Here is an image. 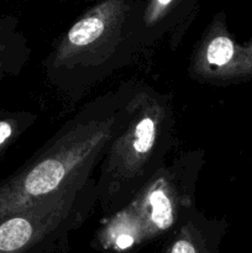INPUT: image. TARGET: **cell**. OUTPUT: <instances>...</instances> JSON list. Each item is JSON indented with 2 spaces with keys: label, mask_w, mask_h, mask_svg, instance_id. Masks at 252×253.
I'll use <instances>...</instances> for the list:
<instances>
[{
  "label": "cell",
  "mask_w": 252,
  "mask_h": 253,
  "mask_svg": "<svg viewBox=\"0 0 252 253\" xmlns=\"http://www.w3.org/2000/svg\"><path fill=\"white\" fill-rule=\"evenodd\" d=\"M132 244L133 239L131 236H128V235H121L118 239V246L123 250L127 249V247H130Z\"/></svg>",
  "instance_id": "9"
},
{
  "label": "cell",
  "mask_w": 252,
  "mask_h": 253,
  "mask_svg": "<svg viewBox=\"0 0 252 253\" xmlns=\"http://www.w3.org/2000/svg\"><path fill=\"white\" fill-rule=\"evenodd\" d=\"M155 142V123L146 118L136 127L135 150L140 153H146Z\"/></svg>",
  "instance_id": "6"
},
{
  "label": "cell",
  "mask_w": 252,
  "mask_h": 253,
  "mask_svg": "<svg viewBox=\"0 0 252 253\" xmlns=\"http://www.w3.org/2000/svg\"><path fill=\"white\" fill-rule=\"evenodd\" d=\"M150 204L152 208L153 222L160 229H168L173 222V211L169 199L162 190H155L150 195Z\"/></svg>",
  "instance_id": "4"
},
{
  "label": "cell",
  "mask_w": 252,
  "mask_h": 253,
  "mask_svg": "<svg viewBox=\"0 0 252 253\" xmlns=\"http://www.w3.org/2000/svg\"><path fill=\"white\" fill-rule=\"evenodd\" d=\"M104 31V24L100 19L90 17L77 22L68 34L69 41L77 46H84L98 39Z\"/></svg>",
  "instance_id": "3"
},
{
  "label": "cell",
  "mask_w": 252,
  "mask_h": 253,
  "mask_svg": "<svg viewBox=\"0 0 252 253\" xmlns=\"http://www.w3.org/2000/svg\"><path fill=\"white\" fill-rule=\"evenodd\" d=\"M12 125L6 119H0V148L1 146L11 137Z\"/></svg>",
  "instance_id": "7"
},
{
  "label": "cell",
  "mask_w": 252,
  "mask_h": 253,
  "mask_svg": "<svg viewBox=\"0 0 252 253\" xmlns=\"http://www.w3.org/2000/svg\"><path fill=\"white\" fill-rule=\"evenodd\" d=\"M234 54V44L227 37H216L208 47V61L215 66L229 63Z\"/></svg>",
  "instance_id": "5"
},
{
  "label": "cell",
  "mask_w": 252,
  "mask_h": 253,
  "mask_svg": "<svg viewBox=\"0 0 252 253\" xmlns=\"http://www.w3.org/2000/svg\"><path fill=\"white\" fill-rule=\"evenodd\" d=\"M0 49H1V47H0Z\"/></svg>",
  "instance_id": "10"
},
{
  "label": "cell",
  "mask_w": 252,
  "mask_h": 253,
  "mask_svg": "<svg viewBox=\"0 0 252 253\" xmlns=\"http://www.w3.org/2000/svg\"><path fill=\"white\" fill-rule=\"evenodd\" d=\"M64 177V168L57 160H47L37 165L25 179V190L30 195H41L51 192Z\"/></svg>",
  "instance_id": "1"
},
{
  "label": "cell",
  "mask_w": 252,
  "mask_h": 253,
  "mask_svg": "<svg viewBox=\"0 0 252 253\" xmlns=\"http://www.w3.org/2000/svg\"><path fill=\"white\" fill-rule=\"evenodd\" d=\"M32 236V226L24 217L0 221V245L6 252H16L26 246Z\"/></svg>",
  "instance_id": "2"
},
{
  "label": "cell",
  "mask_w": 252,
  "mask_h": 253,
  "mask_svg": "<svg viewBox=\"0 0 252 253\" xmlns=\"http://www.w3.org/2000/svg\"><path fill=\"white\" fill-rule=\"evenodd\" d=\"M172 253H197L195 249L190 242L185 241V240H180L174 244L172 249Z\"/></svg>",
  "instance_id": "8"
}]
</instances>
